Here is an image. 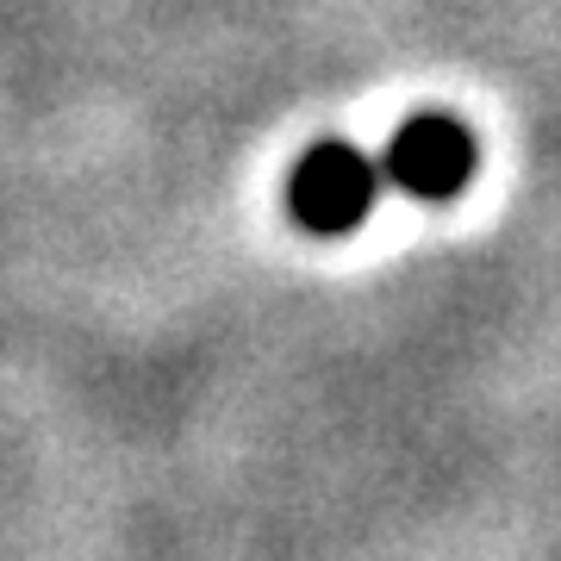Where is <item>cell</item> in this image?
Returning <instances> with one entry per match:
<instances>
[{
  "label": "cell",
  "mask_w": 561,
  "mask_h": 561,
  "mask_svg": "<svg viewBox=\"0 0 561 561\" xmlns=\"http://www.w3.org/2000/svg\"><path fill=\"white\" fill-rule=\"evenodd\" d=\"M381 201V162L356 150V144L343 138H324L312 144L300 162H294V175H287V213L300 231L312 238H343V231H356L368 213Z\"/></svg>",
  "instance_id": "6da1fadb"
},
{
  "label": "cell",
  "mask_w": 561,
  "mask_h": 561,
  "mask_svg": "<svg viewBox=\"0 0 561 561\" xmlns=\"http://www.w3.org/2000/svg\"><path fill=\"white\" fill-rule=\"evenodd\" d=\"M474 169H481V144H474V131L456 113H412L387 138L381 187H400L405 201L443 206V201H461Z\"/></svg>",
  "instance_id": "7a4b0ae2"
}]
</instances>
